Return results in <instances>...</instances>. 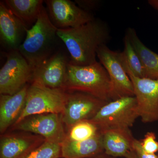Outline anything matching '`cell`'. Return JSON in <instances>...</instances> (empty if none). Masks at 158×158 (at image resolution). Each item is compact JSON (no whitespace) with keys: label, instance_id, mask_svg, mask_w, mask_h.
Listing matches in <instances>:
<instances>
[{"label":"cell","instance_id":"1","mask_svg":"<svg viewBox=\"0 0 158 158\" xmlns=\"http://www.w3.org/2000/svg\"><path fill=\"white\" fill-rule=\"evenodd\" d=\"M57 35L66 47L69 63L80 66L97 62L98 49L110 38L107 24L95 18L77 27L58 29Z\"/></svg>","mask_w":158,"mask_h":158},{"label":"cell","instance_id":"2","mask_svg":"<svg viewBox=\"0 0 158 158\" xmlns=\"http://www.w3.org/2000/svg\"><path fill=\"white\" fill-rule=\"evenodd\" d=\"M58 29L51 21L44 6L18 50L33 71L59 49H56L58 40H60L57 35Z\"/></svg>","mask_w":158,"mask_h":158},{"label":"cell","instance_id":"3","mask_svg":"<svg viewBox=\"0 0 158 158\" xmlns=\"http://www.w3.org/2000/svg\"><path fill=\"white\" fill-rule=\"evenodd\" d=\"M110 77L100 62L84 66L69 63L63 90L91 94L107 102L110 98Z\"/></svg>","mask_w":158,"mask_h":158},{"label":"cell","instance_id":"4","mask_svg":"<svg viewBox=\"0 0 158 158\" xmlns=\"http://www.w3.org/2000/svg\"><path fill=\"white\" fill-rule=\"evenodd\" d=\"M67 100L62 89H52L32 82L29 86L24 106L14 124L29 116L44 113H62Z\"/></svg>","mask_w":158,"mask_h":158},{"label":"cell","instance_id":"5","mask_svg":"<svg viewBox=\"0 0 158 158\" xmlns=\"http://www.w3.org/2000/svg\"><path fill=\"white\" fill-rule=\"evenodd\" d=\"M139 117L135 96L126 97L108 102L90 121L102 131L116 129H130Z\"/></svg>","mask_w":158,"mask_h":158},{"label":"cell","instance_id":"6","mask_svg":"<svg viewBox=\"0 0 158 158\" xmlns=\"http://www.w3.org/2000/svg\"><path fill=\"white\" fill-rule=\"evenodd\" d=\"M97 57L110 77L111 101L126 97L135 96L132 83L122 65L118 52L111 50L106 44H103L98 49Z\"/></svg>","mask_w":158,"mask_h":158},{"label":"cell","instance_id":"7","mask_svg":"<svg viewBox=\"0 0 158 158\" xmlns=\"http://www.w3.org/2000/svg\"><path fill=\"white\" fill-rule=\"evenodd\" d=\"M33 71L18 50L8 52L0 70V94L13 95L32 81Z\"/></svg>","mask_w":158,"mask_h":158},{"label":"cell","instance_id":"8","mask_svg":"<svg viewBox=\"0 0 158 158\" xmlns=\"http://www.w3.org/2000/svg\"><path fill=\"white\" fill-rule=\"evenodd\" d=\"M108 102L84 92L67 93L66 104L61 116L62 123L71 128L80 122L90 120Z\"/></svg>","mask_w":158,"mask_h":158},{"label":"cell","instance_id":"9","mask_svg":"<svg viewBox=\"0 0 158 158\" xmlns=\"http://www.w3.org/2000/svg\"><path fill=\"white\" fill-rule=\"evenodd\" d=\"M127 74L132 83L141 121L144 123L158 121V80Z\"/></svg>","mask_w":158,"mask_h":158},{"label":"cell","instance_id":"10","mask_svg":"<svg viewBox=\"0 0 158 158\" xmlns=\"http://www.w3.org/2000/svg\"><path fill=\"white\" fill-rule=\"evenodd\" d=\"M59 115L49 113L30 116L13 125V129L34 133L47 141L61 144L67 136Z\"/></svg>","mask_w":158,"mask_h":158},{"label":"cell","instance_id":"11","mask_svg":"<svg viewBox=\"0 0 158 158\" xmlns=\"http://www.w3.org/2000/svg\"><path fill=\"white\" fill-rule=\"evenodd\" d=\"M44 2L51 21L58 29L77 27L95 19L92 13L70 0H46Z\"/></svg>","mask_w":158,"mask_h":158},{"label":"cell","instance_id":"12","mask_svg":"<svg viewBox=\"0 0 158 158\" xmlns=\"http://www.w3.org/2000/svg\"><path fill=\"white\" fill-rule=\"evenodd\" d=\"M69 62V56L59 49L34 69L32 82L52 89L63 90Z\"/></svg>","mask_w":158,"mask_h":158},{"label":"cell","instance_id":"13","mask_svg":"<svg viewBox=\"0 0 158 158\" xmlns=\"http://www.w3.org/2000/svg\"><path fill=\"white\" fill-rule=\"evenodd\" d=\"M28 28L14 15L4 1L0 2V42L9 52L18 50L24 41Z\"/></svg>","mask_w":158,"mask_h":158},{"label":"cell","instance_id":"14","mask_svg":"<svg viewBox=\"0 0 158 158\" xmlns=\"http://www.w3.org/2000/svg\"><path fill=\"white\" fill-rule=\"evenodd\" d=\"M37 135H6L0 141V158H26L45 141Z\"/></svg>","mask_w":158,"mask_h":158},{"label":"cell","instance_id":"15","mask_svg":"<svg viewBox=\"0 0 158 158\" xmlns=\"http://www.w3.org/2000/svg\"><path fill=\"white\" fill-rule=\"evenodd\" d=\"M29 85L13 95L0 96V132L3 134L18 118L24 106Z\"/></svg>","mask_w":158,"mask_h":158},{"label":"cell","instance_id":"16","mask_svg":"<svg viewBox=\"0 0 158 158\" xmlns=\"http://www.w3.org/2000/svg\"><path fill=\"white\" fill-rule=\"evenodd\" d=\"M102 132L104 150L108 155L125 158L134 149L135 138L130 129H110Z\"/></svg>","mask_w":158,"mask_h":158},{"label":"cell","instance_id":"17","mask_svg":"<svg viewBox=\"0 0 158 158\" xmlns=\"http://www.w3.org/2000/svg\"><path fill=\"white\" fill-rule=\"evenodd\" d=\"M61 149L63 158H87L104 152L102 133L83 141H72L66 137Z\"/></svg>","mask_w":158,"mask_h":158},{"label":"cell","instance_id":"18","mask_svg":"<svg viewBox=\"0 0 158 158\" xmlns=\"http://www.w3.org/2000/svg\"><path fill=\"white\" fill-rule=\"evenodd\" d=\"M126 35L141 59L145 77L158 80V54L151 50L141 42L134 29L129 28Z\"/></svg>","mask_w":158,"mask_h":158},{"label":"cell","instance_id":"19","mask_svg":"<svg viewBox=\"0 0 158 158\" xmlns=\"http://www.w3.org/2000/svg\"><path fill=\"white\" fill-rule=\"evenodd\" d=\"M4 3L12 13L28 28L37 21L44 7L42 0H6Z\"/></svg>","mask_w":158,"mask_h":158},{"label":"cell","instance_id":"20","mask_svg":"<svg viewBox=\"0 0 158 158\" xmlns=\"http://www.w3.org/2000/svg\"><path fill=\"white\" fill-rule=\"evenodd\" d=\"M124 48L122 52H118V58L127 73H131L138 77H145L144 67L129 39L125 35Z\"/></svg>","mask_w":158,"mask_h":158},{"label":"cell","instance_id":"21","mask_svg":"<svg viewBox=\"0 0 158 158\" xmlns=\"http://www.w3.org/2000/svg\"><path fill=\"white\" fill-rule=\"evenodd\" d=\"M100 131L96 124L90 120H84L70 128L67 138L72 141H85L94 137Z\"/></svg>","mask_w":158,"mask_h":158},{"label":"cell","instance_id":"22","mask_svg":"<svg viewBox=\"0 0 158 158\" xmlns=\"http://www.w3.org/2000/svg\"><path fill=\"white\" fill-rule=\"evenodd\" d=\"M62 157L61 144L45 140L26 158Z\"/></svg>","mask_w":158,"mask_h":158},{"label":"cell","instance_id":"23","mask_svg":"<svg viewBox=\"0 0 158 158\" xmlns=\"http://www.w3.org/2000/svg\"><path fill=\"white\" fill-rule=\"evenodd\" d=\"M156 134L152 132H148L141 140V145L144 151L148 153L156 154L158 152V142L156 140Z\"/></svg>","mask_w":158,"mask_h":158},{"label":"cell","instance_id":"24","mask_svg":"<svg viewBox=\"0 0 158 158\" xmlns=\"http://www.w3.org/2000/svg\"><path fill=\"white\" fill-rule=\"evenodd\" d=\"M75 2L80 8L87 12L96 9L99 6L100 2L97 0H75Z\"/></svg>","mask_w":158,"mask_h":158},{"label":"cell","instance_id":"25","mask_svg":"<svg viewBox=\"0 0 158 158\" xmlns=\"http://www.w3.org/2000/svg\"><path fill=\"white\" fill-rule=\"evenodd\" d=\"M133 148L140 158H158L156 154L148 153L144 151L141 145V141L135 139L133 143Z\"/></svg>","mask_w":158,"mask_h":158},{"label":"cell","instance_id":"26","mask_svg":"<svg viewBox=\"0 0 158 158\" xmlns=\"http://www.w3.org/2000/svg\"><path fill=\"white\" fill-rule=\"evenodd\" d=\"M87 158H118L114 157L112 156L108 155L106 154L104 152L98 154L96 155Z\"/></svg>","mask_w":158,"mask_h":158},{"label":"cell","instance_id":"27","mask_svg":"<svg viewBox=\"0 0 158 158\" xmlns=\"http://www.w3.org/2000/svg\"><path fill=\"white\" fill-rule=\"evenodd\" d=\"M148 3L152 8L158 11V0H150L148 1Z\"/></svg>","mask_w":158,"mask_h":158},{"label":"cell","instance_id":"28","mask_svg":"<svg viewBox=\"0 0 158 158\" xmlns=\"http://www.w3.org/2000/svg\"><path fill=\"white\" fill-rule=\"evenodd\" d=\"M125 158H140L135 151L134 149L130 152L125 157Z\"/></svg>","mask_w":158,"mask_h":158},{"label":"cell","instance_id":"29","mask_svg":"<svg viewBox=\"0 0 158 158\" xmlns=\"http://www.w3.org/2000/svg\"><path fill=\"white\" fill-rule=\"evenodd\" d=\"M63 158L61 157V158Z\"/></svg>","mask_w":158,"mask_h":158}]
</instances>
